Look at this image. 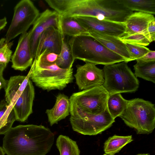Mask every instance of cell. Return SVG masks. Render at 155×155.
Listing matches in <instances>:
<instances>
[{"instance_id": "cell-38", "label": "cell", "mask_w": 155, "mask_h": 155, "mask_svg": "<svg viewBox=\"0 0 155 155\" xmlns=\"http://www.w3.org/2000/svg\"><path fill=\"white\" fill-rule=\"evenodd\" d=\"M103 155H107V154H103Z\"/></svg>"}, {"instance_id": "cell-16", "label": "cell", "mask_w": 155, "mask_h": 155, "mask_svg": "<svg viewBox=\"0 0 155 155\" xmlns=\"http://www.w3.org/2000/svg\"><path fill=\"white\" fill-rule=\"evenodd\" d=\"M88 34L108 49L122 57L125 61H132L125 43L118 38L93 31H88Z\"/></svg>"}, {"instance_id": "cell-30", "label": "cell", "mask_w": 155, "mask_h": 155, "mask_svg": "<svg viewBox=\"0 0 155 155\" xmlns=\"http://www.w3.org/2000/svg\"><path fill=\"white\" fill-rule=\"evenodd\" d=\"M58 57L59 54L45 50L34 60L40 65L49 66L56 64Z\"/></svg>"}, {"instance_id": "cell-6", "label": "cell", "mask_w": 155, "mask_h": 155, "mask_svg": "<svg viewBox=\"0 0 155 155\" xmlns=\"http://www.w3.org/2000/svg\"><path fill=\"white\" fill-rule=\"evenodd\" d=\"M30 70V79L36 86L47 91L62 90L74 79L72 68L63 69L56 64L43 66L34 60Z\"/></svg>"}, {"instance_id": "cell-9", "label": "cell", "mask_w": 155, "mask_h": 155, "mask_svg": "<svg viewBox=\"0 0 155 155\" xmlns=\"http://www.w3.org/2000/svg\"><path fill=\"white\" fill-rule=\"evenodd\" d=\"M70 121L73 130L81 134L96 135L110 128L115 122L107 107L103 113L97 115L75 117L72 116Z\"/></svg>"}, {"instance_id": "cell-20", "label": "cell", "mask_w": 155, "mask_h": 155, "mask_svg": "<svg viewBox=\"0 0 155 155\" xmlns=\"http://www.w3.org/2000/svg\"><path fill=\"white\" fill-rule=\"evenodd\" d=\"M60 31L62 36L72 37L87 35L88 31L77 21L74 17L60 15Z\"/></svg>"}, {"instance_id": "cell-15", "label": "cell", "mask_w": 155, "mask_h": 155, "mask_svg": "<svg viewBox=\"0 0 155 155\" xmlns=\"http://www.w3.org/2000/svg\"><path fill=\"white\" fill-rule=\"evenodd\" d=\"M35 95L34 87L30 79L25 89L13 107L16 120L24 122L32 113Z\"/></svg>"}, {"instance_id": "cell-39", "label": "cell", "mask_w": 155, "mask_h": 155, "mask_svg": "<svg viewBox=\"0 0 155 155\" xmlns=\"http://www.w3.org/2000/svg\"><path fill=\"white\" fill-rule=\"evenodd\" d=\"M2 88L1 87H0V90L2 89Z\"/></svg>"}, {"instance_id": "cell-19", "label": "cell", "mask_w": 155, "mask_h": 155, "mask_svg": "<svg viewBox=\"0 0 155 155\" xmlns=\"http://www.w3.org/2000/svg\"><path fill=\"white\" fill-rule=\"evenodd\" d=\"M54 107L45 112L50 125L52 126L65 118L70 113V102L68 97L59 93L56 97Z\"/></svg>"}, {"instance_id": "cell-32", "label": "cell", "mask_w": 155, "mask_h": 155, "mask_svg": "<svg viewBox=\"0 0 155 155\" xmlns=\"http://www.w3.org/2000/svg\"><path fill=\"white\" fill-rule=\"evenodd\" d=\"M147 37L150 42L155 40V19L148 24L147 29Z\"/></svg>"}, {"instance_id": "cell-22", "label": "cell", "mask_w": 155, "mask_h": 155, "mask_svg": "<svg viewBox=\"0 0 155 155\" xmlns=\"http://www.w3.org/2000/svg\"><path fill=\"white\" fill-rule=\"evenodd\" d=\"M133 140L132 135L119 136L114 135L110 137L104 143V150L105 154L114 155Z\"/></svg>"}, {"instance_id": "cell-11", "label": "cell", "mask_w": 155, "mask_h": 155, "mask_svg": "<svg viewBox=\"0 0 155 155\" xmlns=\"http://www.w3.org/2000/svg\"><path fill=\"white\" fill-rule=\"evenodd\" d=\"M77 21L88 31H93L117 38L122 36L125 31L124 23L100 20L92 17L76 16Z\"/></svg>"}, {"instance_id": "cell-2", "label": "cell", "mask_w": 155, "mask_h": 155, "mask_svg": "<svg viewBox=\"0 0 155 155\" xmlns=\"http://www.w3.org/2000/svg\"><path fill=\"white\" fill-rule=\"evenodd\" d=\"M54 9L61 16L90 17L121 23L133 12L119 0H57Z\"/></svg>"}, {"instance_id": "cell-24", "label": "cell", "mask_w": 155, "mask_h": 155, "mask_svg": "<svg viewBox=\"0 0 155 155\" xmlns=\"http://www.w3.org/2000/svg\"><path fill=\"white\" fill-rule=\"evenodd\" d=\"M128 9L134 12L138 11L154 15L155 0H119Z\"/></svg>"}, {"instance_id": "cell-1", "label": "cell", "mask_w": 155, "mask_h": 155, "mask_svg": "<svg viewBox=\"0 0 155 155\" xmlns=\"http://www.w3.org/2000/svg\"><path fill=\"white\" fill-rule=\"evenodd\" d=\"M4 135L2 148L7 155H46L54 139V134L42 125H19Z\"/></svg>"}, {"instance_id": "cell-5", "label": "cell", "mask_w": 155, "mask_h": 155, "mask_svg": "<svg viewBox=\"0 0 155 155\" xmlns=\"http://www.w3.org/2000/svg\"><path fill=\"white\" fill-rule=\"evenodd\" d=\"M119 117L137 134H149L155 128L154 104L142 98L128 100L125 110Z\"/></svg>"}, {"instance_id": "cell-10", "label": "cell", "mask_w": 155, "mask_h": 155, "mask_svg": "<svg viewBox=\"0 0 155 155\" xmlns=\"http://www.w3.org/2000/svg\"><path fill=\"white\" fill-rule=\"evenodd\" d=\"M74 76L79 89L84 90L103 85L104 81L103 69L94 64L86 62L83 65H78Z\"/></svg>"}, {"instance_id": "cell-31", "label": "cell", "mask_w": 155, "mask_h": 155, "mask_svg": "<svg viewBox=\"0 0 155 155\" xmlns=\"http://www.w3.org/2000/svg\"><path fill=\"white\" fill-rule=\"evenodd\" d=\"M124 43L131 55L132 61L136 60L141 58L150 50L144 46Z\"/></svg>"}, {"instance_id": "cell-29", "label": "cell", "mask_w": 155, "mask_h": 155, "mask_svg": "<svg viewBox=\"0 0 155 155\" xmlns=\"http://www.w3.org/2000/svg\"><path fill=\"white\" fill-rule=\"evenodd\" d=\"M118 38L124 42L145 46L148 45L151 43L148 38L143 33L125 35Z\"/></svg>"}, {"instance_id": "cell-34", "label": "cell", "mask_w": 155, "mask_h": 155, "mask_svg": "<svg viewBox=\"0 0 155 155\" xmlns=\"http://www.w3.org/2000/svg\"><path fill=\"white\" fill-rule=\"evenodd\" d=\"M6 66L2 65H0V87L5 89L8 81L5 80L3 77V72Z\"/></svg>"}, {"instance_id": "cell-13", "label": "cell", "mask_w": 155, "mask_h": 155, "mask_svg": "<svg viewBox=\"0 0 155 155\" xmlns=\"http://www.w3.org/2000/svg\"><path fill=\"white\" fill-rule=\"evenodd\" d=\"M33 30L21 35L15 51L12 55V67L15 70L23 71L31 66L33 59L30 48V39Z\"/></svg>"}, {"instance_id": "cell-33", "label": "cell", "mask_w": 155, "mask_h": 155, "mask_svg": "<svg viewBox=\"0 0 155 155\" xmlns=\"http://www.w3.org/2000/svg\"><path fill=\"white\" fill-rule=\"evenodd\" d=\"M137 60L144 61H155V51L150 50L143 56Z\"/></svg>"}, {"instance_id": "cell-26", "label": "cell", "mask_w": 155, "mask_h": 155, "mask_svg": "<svg viewBox=\"0 0 155 155\" xmlns=\"http://www.w3.org/2000/svg\"><path fill=\"white\" fill-rule=\"evenodd\" d=\"M56 145L60 155H80V151L76 142L68 137L59 135Z\"/></svg>"}, {"instance_id": "cell-7", "label": "cell", "mask_w": 155, "mask_h": 155, "mask_svg": "<svg viewBox=\"0 0 155 155\" xmlns=\"http://www.w3.org/2000/svg\"><path fill=\"white\" fill-rule=\"evenodd\" d=\"M127 63L124 61L104 66L103 86L110 96L117 93L134 92L137 90L139 80Z\"/></svg>"}, {"instance_id": "cell-21", "label": "cell", "mask_w": 155, "mask_h": 155, "mask_svg": "<svg viewBox=\"0 0 155 155\" xmlns=\"http://www.w3.org/2000/svg\"><path fill=\"white\" fill-rule=\"evenodd\" d=\"M16 120L13 106L4 99L0 102V134H5Z\"/></svg>"}, {"instance_id": "cell-3", "label": "cell", "mask_w": 155, "mask_h": 155, "mask_svg": "<svg viewBox=\"0 0 155 155\" xmlns=\"http://www.w3.org/2000/svg\"><path fill=\"white\" fill-rule=\"evenodd\" d=\"M73 60L106 65L124 61L120 55L109 50L88 34L72 37L68 41Z\"/></svg>"}, {"instance_id": "cell-8", "label": "cell", "mask_w": 155, "mask_h": 155, "mask_svg": "<svg viewBox=\"0 0 155 155\" xmlns=\"http://www.w3.org/2000/svg\"><path fill=\"white\" fill-rule=\"evenodd\" d=\"M39 10L30 0H22L15 5L11 24L5 38L10 42L19 35L27 31L40 15Z\"/></svg>"}, {"instance_id": "cell-17", "label": "cell", "mask_w": 155, "mask_h": 155, "mask_svg": "<svg viewBox=\"0 0 155 155\" xmlns=\"http://www.w3.org/2000/svg\"><path fill=\"white\" fill-rule=\"evenodd\" d=\"M155 19L153 15L140 12H133L124 22L125 31L123 35L140 33L147 37L148 25L150 21Z\"/></svg>"}, {"instance_id": "cell-27", "label": "cell", "mask_w": 155, "mask_h": 155, "mask_svg": "<svg viewBox=\"0 0 155 155\" xmlns=\"http://www.w3.org/2000/svg\"><path fill=\"white\" fill-rule=\"evenodd\" d=\"M63 37L61 51L56 64L60 68L64 69L72 68L74 62L68 44Z\"/></svg>"}, {"instance_id": "cell-35", "label": "cell", "mask_w": 155, "mask_h": 155, "mask_svg": "<svg viewBox=\"0 0 155 155\" xmlns=\"http://www.w3.org/2000/svg\"><path fill=\"white\" fill-rule=\"evenodd\" d=\"M7 24V19L5 17L0 19V31L6 26Z\"/></svg>"}, {"instance_id": "cell-28", "label": "cell", "mask_w": 155, "mask_h": 155, "mask_svg": "<svg viewBox=\"0 0 155 155\" xmlns=\"http://www.w3.org/2000/svg\"><path fill=\"white\" fill-rule=\"evenodd\" d=\"M12 42H7L5 38L0 39V65L6 66L10 61L12 55L11 48Z\"/></svg>"}, {"instance_id": "cell-12", "label": "cell", "mask_w": 155, "mask_h": 155, "mask_svg": "<svg viewBox=\"0 0 155 155\" xmlns=\"http://www.w3.org/2000/svg\"><path fill=\"white\" fill-rule=\"evenodd\" d=\"M60 15L56 11L48 9L40 14L34 23L30 39L31 51L34 58L39 38L43 31L51 27H54L60 31Z\"/></svg>"}, {"instance_id": "cell-37", "label": "cell", "mask_w": 155, "mask_h": 155, "mask_svg": "<svg viewBox=\"0 0 155 155\" xmlns=\"http://www.w3.org/2000/svg\"><path fill=\"white\" fill-rule=\"evenodd\" d=\"M137 155H150L149 153L139 154Z\"/></svg>"}, {"instance_id": "cell-23", "label": "cell", "mask_w": 155, "mask_h": 155, "mask_svg": "<svg viewBox=\"0 0 155 155\" xmlns=\"http://www.w3.org/2000/svg\"><path fill=\"white\" fill-rule=\"evenodd\" d=\"M133 67L134 74L137 78L155 83V61H144L136 60Z\"/></svg>"}, {"instance_id": "cell-4", "label": "cell", "mask_w": 155, "mask_h": 155, "mask_svg": "<svg viewBox=\"0 0 155 155\" xmlns=\"http://www.w3.org/2000/svg\"><path fill=\"white\" fill-rule=\"evenodd\" d=\"M109 96L103 85L73 93L69 98L71 116L78 117L103 113Z\"/></svg>"}, {"instance_id": "cell-25", "label": "cell", "mask_w": 155, "mask_h": 155, "mask_svg": "<svg viewBox=\"0 0 155 155\" xmlns=\"http://www.w3.org/2000/svg\"><path fill=\"white\" fill-rule=\"evenodd\" d=\"M128 100L125 99L120 93L110 96L107 103V107L111 116L114 119L119 116L125 110Z\"/></svg>"}, {"instance_id": "cell-40", "label": "cell", "mask_w": 155, "mask_h": 155, "mask_svg": "<svg viewBox=\"0 0 155 155\" xmlns=\"http://www.w3.org/2000/svg\"></svg>"}, {"instance_id": "cell-14", "label": "cell", "mask_w": 155, "mask_h": 155, "mask_svg": "<svg viewBox=\"0 0 155 155\" xmlns=\"http://www.w3.org/2000/svg\"><path fill=\"white\" fill-rule=\"evenodd\" d=\"M63 37L59 30L54 27L46 29L39 38L34 59L45 50L59 54Z\"/></svg>"}, {"instance_id": "cell-18", "label": "cell", "mask_w": 155, "mask_h": 155, "mask_svg": "<svg viewBox=\"0 0 155 155\" xmlns=\"http://www.w3.org/2000/svg\"><path fill=\"white\" fill-rule=\"evenodd\" d=\"M30 71L26 76L11 77L5 88V100L13 107L20 96L30 80Z\"/></svg>"}, {"instance_id": "cell-36", "label": "cell", "mask_w": 155, "mask_h": 155, "mask_svg": "<svg viewBox=\"0 0 155 155\" xmlns=\"http://www.w3.org/2000/svg\"><path fill=\"white\" fill-rule=\"evenodd\" d=\"M0 155H5V153L2 148L0 146Z\"/></svg>"}]
</instances>
